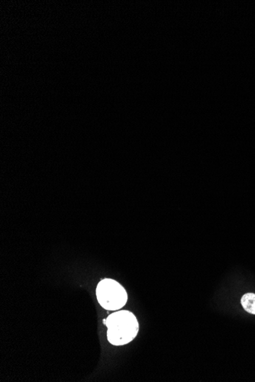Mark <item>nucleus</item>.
I'll return each instance as SVG.
<instances>
[{
	"label": "nucleus",
	"mask_w": 255,
	"mask_h": 382,
	"mask_svg": "<svg viewBox=\"0 0 255 382\" xmlns=\"http://www.w3.org/2000/svg\"><path fill=\"white\" fill-rule=\"evenodd\" d=\"M241 304L248 313L255 315V294L247 293L244 295L241 299Z\"/></svg>",
	"instance_id": "nucleus-3"
},
{
	"label": "nucleus",
	"mask_w": 255,
	"mask_h": 382,
	"mask_svg": "<svg viewBox=\"0 0 255 382\" xmlns=\"http://www.w3.org/2000/svg\"><path fill=\"white\" fill-rule=\"evenodd\" d=\"M96 293L100 305L108 311L120 310L127 303L126 289L120 283L110 278L102 280L97 285Z\"/></svg>",
	"instance_id": "nucleus-2"
},
{
	"label": "nucleus",
	"mask_w": 255,
	"mask_h": 382,
	"mask_svg": "<svg viewBox=\"0 0 255 382\" xmlns=\"http://www.w3.org/2000/svg\"><path fill=\"white\" fill-rule=\"evenodd\" d=\"M104 324L108 329V340L114 346L128 344L135 338L139 330L137 318L128 311L111 314Z\"/></svg>",
	"instance_id": "nucleus-1"
}]
</instances>
